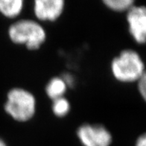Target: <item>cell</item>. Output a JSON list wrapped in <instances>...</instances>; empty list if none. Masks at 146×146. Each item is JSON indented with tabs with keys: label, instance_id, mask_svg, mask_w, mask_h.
<instances>
[{
	"label": "cell",
	"instance_id": "cell-1",
	"mask_svg": "<svg viewBox=\"0 0 146 146\" xmlns=\"http://www.w3.org/2000/svg\"><path fill=\"white\" fill-rule=\"evenodd\" d=\"M111 69L115 78L125 83L138 81L145 71L144 63L139 54L131 49L122 51L114 58Z\"/></svg>",
	"mask_w": 146,
	"mask_h": 146
},
{
	"label": "cell",
	"instance_id": "cell-2",
	"mask_svg": "<svg viewBox=\"0 0 146 146\" xmlns=\"http://www.w3.org/2000/svg\"><path fill=\"white\" fill-rule=\"evenodd\" d=\"M8 35L12 42L25 45L29 49L35 50L46 40L44 29L38 23L31 19H23L11 25Z\"/></svg>",
	"mask_w": 146,
	"mask_h": 146
},
{
	"label": "cell",
	"instance_id": "cell-3",
	"mask_svg": "<svg viewBox=\"0 0 146 146\" xmlns=\"http://www.w3.org/2000/svg\"><path fill=\"white\" fill-rule=\"evenodd\" d=\"M35 109L36 100L31 92L21 88L12 89L8 92L5 110L14 119L29 121L35 115Z\"/></svg>",
	"mask_w": 146,
	"mask_h": 146
},
{
	"label": "cell",
	"instance_id": "cell-4",
	"mask_svg": "<svg viewBox=\"0 0 146 146\" xmlns=\"http://www.w3.org/2000/svg\"><path fill=\"white\" fill-rule=\"evenodd\" d=\"M77 136L84 146H110L112 143L111 133L100 125H81Z\"/></svg>",
	"mask_w": 146,
	"mask_h": 146
},
{
	"label": "cell",
	"instance_id": "cell-5",
	"mask_svg": "<svg viewBox=\"0 0 146 146\" xmlns=\"http://www.w3.org/2000/svg\"><path fill=\"white\" fill-rule=\"evenodd\" d=\"M129 32L139 44L146 42V6L133 5L127 11Z\"/></svg>",
	"mask_w": 146,
	"mask_h": 146
},
{
	"label": "cell",
	"instance_id": "cell-6",
	"mask_svg": "<svg viewBox=\"0 0 146 146\" xmlns=\"http://www.w3.org/2000/svg\"><path fill=\"white\" fill-rule=\"evenodd\" d=\"M64 8L63 0H36L34 11L35 16L42 21H54L59 18Z\"/></svg>",
	"mask_w": 146,
	"mask_h": 146
},
{
	"label": "cell",
	"instance_id": "cell-7",
	"mask_svg": "<svg viewBox=\"0 0 146 146\" xmlns=\"http://www.w3.org/2000/svg\"><path fill=\"white\" fill-rule=\"evenodd\" d=\"M23 8V0H0V13L6 17H17Z\"/></svg>",
	"mask_w": 146,
	"mask_h": 146
},
{
	"label": "cell",
	"instance_id": "cell-8",
	"mask_svg": "<svg viewBox=\"0 0 146 146\" xmlns=\"http://www.w3.org/2000/svg\"><path fill=\"white\" fill-rule=\"evenodd\" d=\"M67 85L66 84L64 79L61 78H54L51 79L46 87L47 96L54 101L58 98H62L66 90Z\"/></svg>",
	"mask_w": 146,
	"mask_h": 146
},
{
	"label": "cell",
	"instance_id": "cell-9",
	"mask_svg": "<svg viewBox=\"0 0 146 146\" xmlns=\"http://www.w3.org/2000/svg\"><path fill=\"white\" fill-rule=\"evenodd\" d=\"M104 3L108 8L114 11H128L134 5L133 0H104Z\"/></svg>",
	"mask_w": 146,
	"mask_h": 146
},
{
	"label": "cell",
	"instance_id": "cell-10",
	"mask_svg": "<svg viewBox=\"0 0 146 146\" xmlns=\"http://www.w3.org/2000/svg\"><path fill=\"white\" fill-rule=\"evenodd\" d=\"M70 104L67 99L62 97V98L55 99L52 104V110L53 113L58 117H63L69 112Z\"/></svg>",
	"mask_w": 146,
	"mask_h": 146
},
{
	"label": "cell",
	"instance_id": "cell-11",
	"mask_svg": "<svg viewBox=\"0 0 146 146\" xmlns=\"http://www.w3.org/2000/svg\"><path fill=\"white\" fill-rule=\"evenodd\" d=\"M138 89L142 97L146 102V70L138 81Z\"/></svg>",
	"mask_w": 146,
	"mask_h": 146
},
{
	"label": "cell",
	"instance_id": "cell-12",
	"mask_svg": "<svg viewBox=\"0 0 146 146\" xmlns=\"http://www.w3.org/2000/svg\"><path fill=\"white\" fill-rule=\"evenodd\" d=\"M136 146H146V133L139 137L136 142Z\"/></svg>",
	"mask_w": 146,
	"mask_h": 146
},
{
	"label": "cell",
	"instance_id": "cell-13",
	"mask_svg": "<svg viewBox=\"0 0 146 146\" xmlns=\"http://www.w3.org/2000/svg\"><path fill=\"white\" fill-rule=\"evenodd\" d=\"M0 146H7V145L4 142V140H2L1 138H0Z\"/></svg>",
	"mask_w": 146,
	"mask_h": 146
}]
</instances>
